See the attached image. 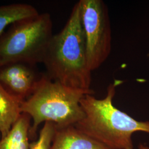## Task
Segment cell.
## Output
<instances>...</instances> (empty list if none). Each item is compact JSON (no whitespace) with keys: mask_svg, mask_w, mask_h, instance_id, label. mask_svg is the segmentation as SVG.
<instances>
[{"mask_svg":"<svg viewBox=\"0 0 149 149\" xmlns=\"http://www.w3.org/2000/svg\"><path fill=\"white\" fill-rule=\"evenodd\" d=\"M43 64L50 79L68 87L94 92L91 88L92 71L87 62L78 2L63 29L52 38Z\"/></svg>","mask_w":149,"mask_h":149,"instance_id":"1","label":"cell"},{"mask_svg":"<svg viewBox=\"0 0 149 149\" xmlns=\"http://www.w3.org/2000/svg\"><path fill=\"white\" fill-rule=\"evenodd\" d=\"M121 83L116 80L110 84L102 99L86 95L81 101L85 116L74 126L110 149H133V134L138 132L149 133V121L136 120L114 106L113 100Z\"/></svg>","mask_w":149,"mask_h":149,"instance_id":"2","label":"cell"},{"mask_svg":"<svg viewBox=\"0 0 149 149\" xmlns=\"http://www.w3.org/2000/svg\"><path fill=\"white\" fill-rule=\"evenodd\" d=\"M93 93L66 86L42 74L32 95L22 102V113L33 120L30 137L36 136L39 125L43 122L53 123L56 128L76 124L85 116L81 100L86 95Z\"/></svg>","mask_w":149,"mask_h":149,"instance_id":"3","label":"cell"},{"mask_svg":"<svg viewBox=\"0 0 149 149\" xmlns=\"http://www.w3.org/2000/svg\"><path fill=\"white\" fill-rule=\"evenodd\" d=\"M53 22L48 13L16 21L0 36V66L22 63H43L53 36Z\"/></svg>","mask_w":149,"mask_h":149,"instance_id":"4","label":"cell"},{"mask_svg":"<svg viewBox=\"0 0 149 149\" xmlns=\"http://www.w3.org/2000/svg\"><path fill=\"white\" fill-rule=\"evenodd\" d=\"M80 16L88 67L92 72L108 59L112 49V29L108 7L102 0H80Z\"/></svg>","mask_w":149,"mask_h":149,"instance_id":"5","label":"cell"},{"mask_svg":"<svg viewBox=\"0 0 149 149\" xmlns=\"http://www.w3.org/2000/svg\"><path fill=\"white\" fill-rule=\"evenodd\" d=\"M42 74L34 66L15 63L0 66V84L12 96L24 101L32 95Z\"/></svg>","mask_w":149,"mask_h":149,"instance_id":"6","label":"cell"},{"mask_svg":"<svg viewBox=\"0 0 149 149\" xmlns=\"http://www.w3.org/2000/svg\"><path fill=\"white\" fill-rule=\"evenodd\" d=\"M49 149H110L74 125L56 128Z\"/></svg>","mask_w":149,"mask_h":149,"instance_id":"7","label":"cell"},{"mask_svg":"<svg viewBox=\"0 0 149 149\" xmlns=\"http://www.w3.org/2000/svg\"><path fill=\"white\" fill-rule=\"evenodd\" d=\"M22 102L8 92L0 84V134L4 138L21 115Z\"/></svg>","mask_w":149,"mask_h":149,"instance_id":"8","label":"cell"},{"mask_svg":"<svg viewBox=\"0 0 149 149\" xmlns=\"http://www.w3.org/2000/svg\"><path fill=\"white\" fill-rule=\"evenodd\" d=\"M31 118L26 113L21 115L10 132L0 140V149H29Z\"/></svg>","mask_w":149,"mask_h":149,"instance_id":"9","label":"cell"},{"mask_svg":"<svg viewBox=\"0 0 149 149\" xmlns=\"http://www.w3.org/2000/svg\"><path fill=\"white\" fill-rule=\"evenodd\" d=\"M39 13L34 6L26 3L0 6V36L7 27L15 22L37 16Z\"/></svg>","mask_w":149,"mask_h":149,"instance_id":"10","label":"cell"},{"mask_svg":"<svg viewBox=\"0 0 149 149\" xmlns=\"http://www.w3.org/2000/svg\"><path fill=\"white\" fill-rule=\"evenodd\" d=\"M56 130V125L53 123H44L40 131L38 139L30 143L29 149H49L52 143Z\"/></svg>","mask_w":149,"mask_h":149,"instance_id":"11","label":"cell"},{"mask_svg":"<svg viewBox=\"0 0 149 149\" xmlns=\"http://www.w3.org/2000/svg\"><path fill=\"white\" fill-rule=\"evenodd\" d=\"M139 149H149V148L148 146H146V145H144V144H140L139 146Z\"/></svg>","mask_w":149,"mask_h":149,"instance_id":"12","label":"cell"},{"mask_svg":"<svg viewBox=\"0 0 149 149\" xmlns=\"http://www.w3.org/2000/svg\"><path fill=\"white\" fill-rule=\"evenodd\" d=\"M1 134H0V140H1Z\"/></svg>","mask_w":149,"mask_h":149,"instance_id":"13","label":"cell"}]
</instances>
